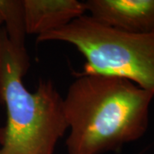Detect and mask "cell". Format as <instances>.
I'll return each instance as SVG.
<instances>
[{"label":"cell","instance_id":"5","mask_svg":"<svg viewBox=\"0 0 154 154\" xmlns=\"http://www.w3.org/2000/svg\"><path fill=\"white\" fill-rule=\"evenodd\" d=\"M27 34L36 38L60 29L86 14L84 2L77 0H23Z\"/></svg>","mask_w":154,"mask_h":154},{"label":"cell","instance_id":"3","mask_svg":"<svg viewBox=\"0 0 154 154\" xmlns=\"http://www.w3.org/2000/svg\"><path fill=\"white\" fill-rule=\"evenodd\" d=\"M36 40L75 46L85 58L77 75L120 77L154 93V33H127L85 14Z\"/></svg>","mask_w":154,"mask_h":154},{"label":"cell","instance_id":"7","mask_svg":"<svg viewBox=\"0 0 154 154\" xmlns=\"http://www.w3.org/2000/svg\"><path fill=\"white\" fill-rule=\"evenodd\" d=\"M2 25H3V20H2V17L0 16V28L2 27Z\"/></svg>","mask_w":154,"mask_h":154},{"label":"cell","instance_id":"6","mask_svg":"<svg viewBox=\"0 0 154 154\" xmlns=\"http://www.w3.org/2000/svg\"><path fill=\"white\" fill-rule=\"evenodd\" d=\"M0 16L9 39L14 46L26 50L25 15L23 0H0Z\"/></svg>","mask_w":154,"mask_h":154},{"label":"cell","instance_id":"1","mask_svg":"<svg viewBox=\"0 0 154 154\" xmlns=\"http://www.w3.org/2000/svg\"><path fill=\"white\" fill-rule=\"evenodd\" d=\"M154 93L120 77L77 75L63 98L68 154L119 152L145 135Z\"/></svg>","mask_w":154,"mask_h":154},{"label":"cell","instance_id":"4","mask_svg":"<svg viewBox=\"0 0 154 154\" xmlns=\"http://www.w3.org/2000/svg\"><path fill=\"white\" fill-rule=\"evenodd\" d=\"M90 17L127 33H154V0H88Z\"/></svg>","mask_w":154,"mask_h":154},{"label":"cell","instance_id":"2","mask_svg":"<svg viewBox=\"0 0 154 154\" xmlns=\"http://www.w3.org/2000/svg\"><path fill=\"white\" fill-rule=\"evenodd\" d=\"M30 67L27 50L14 46L0 28V103L6 124L0 128V154H53L68 130L63 98L51 80L28 91L22 78Z\"/></svg>","mask_w":154,"mask_h":154}]
</instances>
